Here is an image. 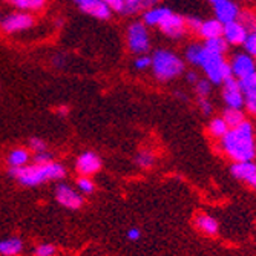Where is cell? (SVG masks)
I'll use <instances>...</instances> for the list:
<instances>
[{"instance_id": "cell-1", "label": "cell", "mask_w": 256, "mask_h": 256, "mask_svg": "<svg viewBox=\"0 0 256 256\" xmlns=\"http://www.w3.org/2000/svg\"><path fill=\"white\" fill-rule=\"evenodd\" d=\"M221 148L232 160L252 161L256 156L254 129L252 123L244 120L236 128H232L221 138Z\"/></svg>"}, {"instance_id": "cell-2", "label": "cell", "mask_w": 256, "mask_h": 256, "mask_svg": "<svg viewBox=\"0 0 256 256\" xmlns=\"http://www.w3.org/2000/svg\"><path fill=\"white\" fill-rule=\"evenodd\" d=\"M11 175L26 188H36V186H42L48 181H57L62 180L66 175L64 166H62L60 162L51 161L44 162V164H26L23 168L11 169Z\"/></svg>"}, {"instance_id": "cell-3", "label": "cell", "mask_w": 256, "mask_h": 256, "mask_svg": "<svg viewBox=\"0 0 256 256\" xmlns=\"http://www.w3.org/2000/svg\"><path fill=\"white\" fill-rule=\"evenodd\" d=\"M150 68L158 82H169L180 77L184 72V62L175 52L168 50H158L150 57Z\"/></svg>"}, {"instance_id": "cell-4", "label": "cell", "mask_w": 256, "mask_h": 256, "mask_svg": "<svg viewBox=\"0 0 256 256\" xmlns=\"http://www.w3.org/2000/svg\"><path fill=\"white\" fill-rule=\"evenodd\" d=\"M200 66L202 68L204 74L207 76V80L215 84H221L226 78L234 77L230 71V64H228V62H226L224 56L210 52L206 48H204Z\"/></svg>"}, {"instance_id": "cell-5", "label": "cell", "mask_w": 256, "mask_h": 256, "mask_svg": "<svg viewBox=\"0 0 256 256\" xmlns=\"http://www.w3.org/2000/svg\"><path fill=\"white\" fill-rule=\"evenodd\" d=\"M128 46L134 54H146L150 48V37L143 22H135L128 28Z\"/></svg>"}, {"instance_id": "cell-6", "label": "cell", "mask_w": 256, "mask_h": 256, "mask_svg": "<svg viewBox=\"0 0 256 256\" xmlns=\"http://www.w3.org/2000/svg\"><path fill=\"white\" fill-rule=\"evenodd\" d=\"M34 17L30 12L18 11L6 14L5 17H0V30L5 34H17L23 32L34 26Z\"/></svg>"}, {"instance_id": "cell-7", "label": "cell", "mask_w": 256, "mask_h": 256, "mask_svg": "<svg viewBox=\"0 0 256 256\" xmlns=\"http://www.w3.org/2000/svg\"><path fill=\"white\" fill-rule=\"evenodd\" d=\"M222 98L227 108L242 109L244 108V94L241 90L240 82L235 77H228L222 83Z\"/></svg>"}, {"instance_id": "cell-8", "label": "cell", "mask_w": 256, "mask_h": 256, "mask_svg": "<svg viewBox=\"0 0 256 256\" xmlns=\"http://www.w3.org/2000/svg\"><path fill=\"white\" fill-rule=\"evenodd\" d=\"M228 64H230L232 76H234L235 78H238V80H241V78L256 72V62L247 52L235 54L234 57H232V62Z\"/></svg>"}, {"instance_id": "cell-9", "label": "cell", "mask_w": 256, "mask_h": 256, "mask_svg": "<svg viewBox=\"0 0 256 256\" xmlns=\"http://www.w3.org/2000/svg\"><path fill=\"white\" fill-rule=\"evenodd\" d=\"M160 31L170 37V38H180L186 34L188 31V26H186V18L180 14H175L174 11H170L164 20H162L160 25H158Z\"/></svg>"}, {"instance_id": "cell-10", "label": "cell", "mask_w": 256, "mask_h": 256, "mask_svg": "<svg viewBox=\"0 0 256 256\" xmlns=\"http://www.w3.org/2000/svg\"><path fill=\"white\" fill-rule=\"evenodd\" d=\"M102 168V160L96 152H83L82 155H78L77 161H76V169L82 176H90L96 172H98Z\"/></svg>"}, {"instance_id": "cell-11", "label": "cell", "mask_w": 256, "mask_h": 256, "mask_svg": "<svg viewBox=\"0 0 256 256\" xmlns=\"http://www.w3.org/2000/svg\"><path fill=\"white\" fill-rule=\"evenodd\" d=\"M56 198L63 207L71 208V210H77V208H80L83 206V196L78 192H76L72 188H69L68 184L57 186Z\"/></svg>"}, {"instance_id": "cell-12", "label": "cell", "mask_w": 256, "mask_h": 256, "mask_svg": "<svg viewBox=\"0 0 256 256\" xmlns=\"http://www.w3.org/2000/svg\"><path fill=\"white\" fill-rule=\"evenodd\" d=\"M74 4L80 8V11L98 20H108L112 14L103 0H74Z\"/></svg>"}, {"instance_id": "cell-13", "label": "cell", "mask_w": 256, "mask_h": 256, "mask_svg": "<svg viewBox=\"0 0 256 256\" xmlns=\"http://www.w3.org/2000/svg\"><path fill=\"white\" fill-rule=\"evenodd\" d=\"M248 31L246 30V26L240 20H234V22H228L224 23V28H222V37L227 42V44H234V46H240L244 44L246 38H247Z\"/></svg>"}, {"instance_id": "cell-14", "label": "cell", "mask_w": 256, "mask_h": 256, "mask_svg": "<svg viewBox=\"0 0 256 256\" xmlns=\"http://www.w3.org/2000/svg\"><path fill=\"white\" fill-rule=\"evenodd\" d=\"M214 10L216 16L215 18H218L222 25L228 22L238 20L240 17V8L235 2H232V0H220V2L214 5Z\"/></svg>"}, {"instance_id": "cell-15", "label": "cell", "mask_w": 256, "mask_h": 256, "mask_svg": "<svg viewBox=\"0 0 256 256\" xmlns=\"http://www.w3.org/2000/svg\"><path fill=\"white\" fill-rule=\"evenodd\" d=\"M222 28H224V25L218 18H208V20H202L201 22V26L198 30V34L204 40L215 38V37H221L222 36Z\"/></svg>"}, {"instance_id": "cell-16", "label": "cell", "mask_w": 256, "mask_h": 256, "mask_svg": "<svg viewBox=\"0 0 256 256\" xmlns=\"http://www.w3.org/2000/svg\"><path fill=\"white\" fill-rule=\"evenodd\" d=\"M232 175L241 181H250V178L256 172V164L253 161H235V164L232 166Z\"/></svg>"}, {"instance_id": "cell-17", "label": "cell", "mask_w": 256, "mask_h": 256, "mask_svg": "<svg viewBox=\"0 0 256 256\" xmlns=\"http://www.w3.org/2000/svg\"><path fill=\"white\" fill-rule=\"evenodd\" d=\"M169 12L170 10L166 6H150L143 16V23L146 26H158Z\"/></svg>"}, {"instance_id": "cell-18", "label": "cell", "mask_w": 256, "mask_h": 256, "mask_svg": "<svg viewBox=\"0 0 256 256\" xmlns=\"http://www.w3.org/2000/svg\"><path fill=\"white\" fill-rule=\"evenodd\" d=\"M6 4H10L11 6H14L18 11H25V12H36L44 8L46 2L48 0H5Z\"/></svg>"}, {"instance_id": "cell-19", "label": "cell", "mask_w": 256, "mask_h": 256, "mask_svg": "<svg viewBox=\"0 0 256 256\" xmlns=\"http://www.w3.org/2000/svg\"><path fill=\"white\" fill-rule=\"evenodd\" d=\"M23 250V242L18 238L0 240V254L2 256H18Z\"/></svg>"}, {"instance_id": "cell-20", "label": "cell", "mask_w": 256, "mask_h": 256, "mask_svg": "<svg viewBox=\"0 0 256 256\" xmlns=\"http://www.w3.org/2000/svg\"><path fill=\"white\" fill-rule=\"evenodd\" d=\"M195 226L204 232L206 235H216L218 234V221L212 216H208V215H198L195 218Z\"/></svg>"}, {"instance_id": "cell-21", "label": "cell", "mask_w": 256, "mask_h": 256, "mask_svg": "<svg viewBox=\"0 0 256 256\" xmlns=\"http://www.w3.org/2000/svg\"><path fill=\"white\" fill-rule=\"evenodd\" d=\"M31 155L28 152V149H14L10 152L8 155V164L11 166V169H17V168H23V166H26L28 164V161H30Z\"/></svg>"}, {"instance_id": "cell-22", "label": "cell", "mask_w": 256, "mask_h": 256, "mask_svg": "<svg viewBox=\"0 0 256 256\" xmlns=\"http://www.w3.org/2000/svg\"><path fill=\"white\" fill-rule=\"evenodd\" d=\"M241 90L244 94V102L246 100H256V72L238 80Z\"/></svg>"}, {"instance_id": "cell-23", "label": "cell", "mask_w": 256, "mask_h": 256, "mask_svg": "<svg viewBox=\"0 0 256 256\" xmlns=\"http://www.w3.org/2000/svg\"><path fill=\"white\" fill-rule=\"evenodd\" d=\"M222 120L227 123L228 129L232 128H236L238 124H241L246 118H244V114L241 109H234V108H227L222 112Z\"/></svg>"}, {"instance_id": "cell-24", "label": "cell", "mask_w": 256, "mask_h": 256, "mask_svg": "<svg viewBox=\"0 0 256 256\" xmlns=\"http://www.w3.org/2000/svg\"><path fill=\"white\" fill-rule=\"evenodd\" d=\"M202 46H204L207 51L215 52V54H222V56L228 50V44H227V42L224 40L222 36L221 37H215V38H207V40H204V44Z\"/></svg>"}, {"instance_id": "cell-25", "label": "cell", "mask_w": 256, "mask_h": 256, "mask_svg": "<svg viewBox=\"0 0 256 256\" xmlns=\"http://www.w3.org/2000/svg\"><path fill=\"white\" fill-rule=\"evenodd\" d=\"M228 130V126L227 123L222 120V117H216L214 120H210V123H208V134H210L212 136L215 138H222Z\"/></svg>"}, {"instance_id": "cell-26", "label": "cell", "mask_w": 256, "mask_h": 256, "mask_svg": "<svg viewBox=\"0 0 256 256\" xmlns=\"http://www.w3.org/2000/svg\"><path fill=\"white\" fill-rule=\"evenodd\" d=\"M202 52H204V46H202V44H198V43L190 44L189 48L186 50V58H188V62H190L192 64L200 66Z\"/></svg>"}, {"instance_id": "cell-27", "label": "cell", "mask_w": 256, "mask_h": 256, "mask_svg": "<svg viewBox=\"0 0 256 256\" xmlns=\"http://www.w3.org/2000/svg\"><path fill=\"white\" fill-rule=\"evenodd\" d=\"M238 20L242 23V25L246 26V30L248 32L252 31H256V16L250 11H244V12H240V17Z\"/></svg>"}, {"instance_id": "cell-28", "label": "cell", "mask_w": 256, "mask_h": 256, "mask_svg": "<svg viewBox=\"0 0 256 256\" xmlns=\"http://www.w3.org/2000/svg\"><path fill=\"white\" fill-rule=\"evenodd\" d=\"M77 188H78V190L82 194L89 195V194H92V192L96 190V184H94V181H92L89 176H80L77 180Z\"/></svg>"}, {"instance_id": "cell-29", "label": "cell", "mask_w": 256, "mask_h": 256, "mask_svg": "<svg viewBox=\"0 0 256 256\" xmlns=\"http://www.w3.org/2000/svg\"><path fill=\"white\" fill-rule=\"evenodd\" d=\"M195 92L200 98H207L212 92V86L208 80H198L195 83Z\"/></svg>"}, {"instance_id": "cell-30", "label": "cell", "mask_w": 256, "mask_h": 256, "mask_svg": "<svg viewBox=\"0 0 256 256\" xmlns=\"http://www.w3.org/2000/svg\"><path fill=\"white\" fill-rule=\"evenodd\" d=\"M123 5H124L123 12L126 14H135L144 8L143 0H123Z\"/></svg>"}, {"instance_id": "cell-31", "label": "cell", "mask_w": 256, "mask_h": 256, "mask_svg": "<svg viewBox=\"0 0 256 256\" xmlns=\"http://www.w3.org/2000/svg\"><path fill=\"white\" fill-rule=\"evenodd\" d=\"M150 63H152V58L148 54H138L134 60V66L138 71H146V69L150 68Z\"/></svg>"}, {"instance_id": "cell-32", "label": "cell", "mask_w": 256, "mask_h": 256, "mask_svg": "<svg viewBox=\"0 0 256 256\" xmlns=\"http://www.w3.org/2000/svg\"><path fill=\"white\" fill-rule=\"evenodd\" d=\"M135 161L142 169H149L154 164V155L150 152H140Z\"/></svg>"}, {"instance_id": "cell-33", "label": "cell", "mask_w": 256, "mask_h": 256, "mask_svg": "<svg viewBox=\"0 0 256 256\" xmlns=\"http://www.w3.org/2000/svg\"><path fill=\"white\" fill-rule=\"evenodd\" d=\"M246 52L250 54L253 58H256V31H252L247 34V38L244 42Z\"/></svg>"}, {"instance_id": "cell-34", "label": "cell", "mask_w": 256, "mask_h": 256, "mask_svg": "<svg viewBox=\"0 0 256 256\" xmlns=\"http://www.w3.org/2000/svg\"><path fill=\"white\" fill-rule=\"evenodd\" d=\"M56 247L51 244H40L34 250V256H54L56 254Z\"/></svg>"}, {"instance_id": "cell-35", "label": "cell", "mask_w": 256, "mask_h": 256, "mask_svg": "<svg viewBox=\"0 0 256 256\" xmlns=\"http://www.w3.org/2000/svg\"><path fill=\"white\" fill-rule=\"evenodd\" d=\"M51 161H52V155L48 150L34 154V162H37V164H44V162H51Z\"/></svg>"}, {"instance_id": "cell-36", "label": "cell", "mask_w": 256, "mask_h": 256, "mask_svg": "<svg viewBox=\"0 0 256 256\" xmlns=\"http://www.w3.org/2000/svg\"><path fill=\"white\" fill-rule=\"evenodd\" d=\"M30 149H32L36 154V152H42V150H48V146H46V143L42 138H31L30 140Z\"/></svg>"}, {"instance_id": "cell-37", "label": "cell", "mask_w": 256, "mask_h": 256, "mask_svg": "<svg viewBox=\"0 0 256 256\" xmlns=\"http://www.w3.org/2000/svg\"><path fill=\"white\" fill-rule=\"evenodd\" d=\"M103 2L112 12H123V0H103Z\"/></svg>"}, {"instance_id": "cell-38", "label": "cell", "mask_w": 256, "mask_h": 256, "mask_svg": "<svg viewBox=\"0 0 256 256\" xmlns=\"http://www.w3.org/2000/svg\"><path fill=\"white\" fill-rule=\"evenodd\" d=\"M201 22L202 20L198 18V17H188V18H186V26H188V30H190V31L198 34V30L201 26Z\"/></svg>"}, {"instance_id": "cell-39", "label": "cell", "mask_w": 256, "mask_h": 256, "mask_svg": "<svg viewBox=\"0 0 256 256\" xmlns=\"http://www.w3.org/2000/svg\"><path fill=\"white\" fill-rule=\"evenodd\" d=\"M198 106H200V109H201V112L204 115H210L212 110H214V106H212L210 100H207V98H200L198 100Z\"/></svg>"}, {"instance_id": "cell-40", "label": "cell", "mask_w": 256, "mask_h": 256, "mask_svg": "<svg viewBox=\"0 0 256 256\" xmlns=\"http://www.w3.org/2000/svg\"><path fill=\"white\" fill-rule=\"evenodd\" d=\"M128 240L129 241H138L140 240V236H142V232H140L138 228H129V232H128Z\"/></svg>"}, {"instance_id": "cell-41", "label": "cell", "mask_w": 256, "mask_h": 256, "mask_svg": "<svg viewBox=\"0 0 256 256\" xmlns=\"http://www.w3.org/2000/svg\"><path fill=\"white\" fill-rule=\"evenodd\" d=\"M244 106H247V110L256 117V100H246Z\"/></svg>"}, {"instance_id": "cell-42", "label": "cell", "mask_w": 256, "mask_h": 256, "mask_svg": "<svg viewBox=\"0 0 256 256\" xmlns=\"http://www.w3.org/2000/svg\"><path fill=\"white\" fill-rule=\"evenodd\" d=\"M186 78H188V82H189V83H192V84H195V83L200 80V78H198V74H196V72H194V71L186 74Z\"/></svg>"}, {"instance_id": "cell-43", "label": "cell", "mask_w": 256, "mask_h": 256, "mask_svg": "<svg viewBox=\"0 0 256 256\" xmlns=\"http://www.w3.org/2000/svg\"><path fill=\"white\" fill-rule=\"evenodd\" d=\"M158 0H143V5L144 8H150V6H155Z\"/></svg>"}, {"instance_id": "cell-44", "label": "cell", "mask_w": 256, "mask_h": 256, "mask_svg": "<svg viewBox=\"0 0 256 256\" xmlns=\"http://www.w3.org/2000/svg\"><path fill=\"white\" fill-rule=\"evenodd\" d=\"M57 114H60V115H66V114H68V108H66V106H60V108H57Z\"/></svg>"}, {"instance_id": "cell-45", "label": "cell", "mask_w": 256, "mask_h": 256, "mask_svg": "<svg viewBox=\"0 0 256 256\" xmlns=\"http://www.w3.org/2000/svg\"><path fill=\"white\" fill-rule=\"evenodd\" d=\"M248 182H250V184L253 186V188H256V172H254V175H253V176L250 178V181H248Z\"/></svg>"}, {"instance_id": "cell-46", "label": "cell", "mask_w": 256, "mask_h": 256, "mask_svg": "<svg viewBox=\"0 0 256 256\" xmlns=\"http://www.w3.org/2000/svg\"><path fill=\"white\" fill-rule=\"evenodd\" d=\"M207 2H208V4H212V5H215L216 2H220V0H207Z\"/></svg>"}]
</instances>
